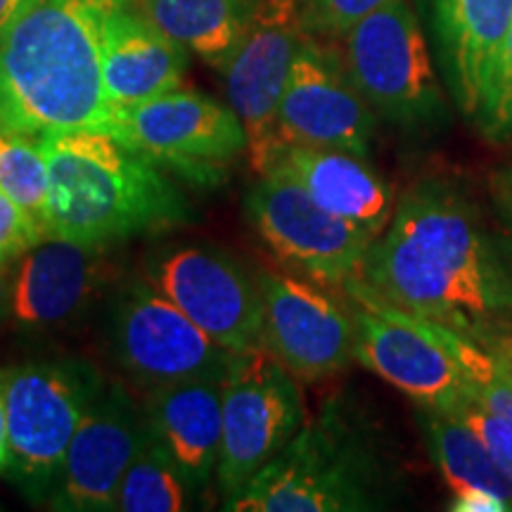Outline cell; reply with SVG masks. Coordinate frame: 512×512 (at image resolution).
Wrapping results in <instances>:
<instances>
[{"label":"cell","instance_id":"obj_3","mask_svg":"<svg viewBox=\"0 0 512 512\" xmlns=\"http://www.w3.org/2000/svg\"><path fill=\"white\" fill-rule=\"evenodd\" d=\"M50 171L48 235L117 247L195 219L162 166L107 131L81 128L38 136Z\"/></svg>","mask_w":512,"mask_h":512},{"label":"cell","instance_id":"obj_12","mask_svg":"<svg viewBox=\"0 0 512 512\" xmlns=\"http://www.w3.org/2000/svg\"><path fill=\"white\" fill-rule=\"evenodd\" d=\"M145 275L200 325L235 351L259 347L264 302L259 275L214 245H169L147 259Z\"/></svg>","mask_w":512,"mask_h":512},{"label":"cell","instance_id":"obj_27","mask_svg":"<svg viewBox=\"0 0 512 512\" xmlns=\"http://www.w3.org/2000/svg\"><path fill=\"white\" fill-rule=\"evenodd\" d=\"M394 0H304V27L316 38H344L361 19Z\"/></svg>","mask_w":512,"mask_h":512},{"label":"cell","instance_id":"obj_24","mask_svg":"<svg viewBox=\"0 0 512 512\" xmlns=\"http://www.w3.org/2000/svg\"><path fill=\"white\" fill-rule=\"evenodd\" d=\"M190 484L185 482L174 460L166 456L159 441L152 437L145 422L136 456L128 465L117 491L114 510L119 512H181L195 501Z\"/></svg>","mask_w":512,"mask_h":512},{"label":"cell","instance_id":"obj_28","mask_svg":"<svg viewBox=\"0 0 512 512\" xmlns=\"http://www.w3.org/2000/svg\"><path fill=\"white\" fill-rule=\"evenodd\" d=\"M444 411L463 420L484 441V446L512 472V425L508 420L491 411V408H486L484 403H479L475 396L467 392L460 394Z\"/></svg>","mask_w":512,"mask_h":512},{"label":"cell","instance_id":"obj_5","mask_svg":"<svg viewBox=\"0 0 512 512\" xmlns=\"http://www.w3.org/2000/svg\"><path fill=\"white\" fill-rule=\"evenodd\" d=\"M107 377L83 358H34L5 368L8 479L34 505H48L64 456Z\"/></svg>","mask_w":512,"mask_h":512},{"label":"cell","instance_id":"obj_29","mask_svg":"<svg viewBox=\"0 0 512 512\" xmlns=\"http://www.w3.org/2000/svg\"><path fill=\"white\" fill-rule=\"evenodd\" d=\"M46 238L43 223L0 190V264H15Z\"/></svg>","mask_w":512,"mask_h":512},{"label":"cell","instance_id":"obj_17","mask_svg":"<svg viewBox=\"0 0 512 512\" xmlns=\"http://www.w3.org/2000/svg\"><path fill=\"white\" fill-rule=\"evenodd\" d=\"M112 249L55 235L31 247L12 264V323L27 332H53L79 323L117 273Z\"/></svg>","mask_w":512,"mask_h":512},{"label":"cell","instance_id":"obj_7","mask_svg":"<svg viewBox=\"0 0 512 512\" xmlns=\"http://www.w3.org/2000/svg\"><path fill=\"white\" fill-rule=\"evenodd\" d=\"M107 342L119 368L147 392L174 382L226 380L235 358V351L192 323L147 275L119 285Z\"/></svg>","mask_w":512,"mask_h":512},{"label":"cell","instance_id":"obj_8","mask_svg":"<svg viewBox=\"0 0 512 512\" xmlns=\"http://www.w3.org/2000/svg\"><path fill=\"white\" fill-rule=\"evenodd\" d=\"M304 425L306 406L297 377L261 344L235 354L223 380V434L216 465L223 501L245 489Z\"/></svg>","mask_w":512,"mask_h":512},{"label":"cell","instance_id":"obj_15","mask_svg":"<svg viewBox=\"0 0 512 512\" xmlns=\"http://www.w3.org/2000/svg\"><path fill=\"white\" fill-rule=\"evenodd\" d=\"M280 145L332 147L370 155L375 112L354 86L342 55L306 34L278 105Z\"/></svg>","mask_w":512,"mask_h":512},{"label":"cell","instance_id":"obj_16","mask_svg":"<svg viewBox=\"0 0 512 512\" xmlns=\"http://www.w3.org/2000/svg\"><path fill=\"white\" fill-rule=\"evenodd\" d=\"M145 432V411L124 384L105 382L64 456L48 508L112 512L128 465Z\"/></svg>","mask_w":512,"mask_h":512},{"label":"cell","instance_id":"obj_23","mask_svg":"<svg viewBox=\"0 0 512 512\" xmlns=\"http://www.w3.org/2000/svg\"><path fill=\"white\" fill-rule=\"evenodd\" d=\"M418 425L425 434L427 451L446 479L448 489H482L508 503L512 512V472L484 441L456 415L439 408L418 406Z\"/></svg>","mask_w":512,"mask_h":512},{"label":"cell","instance_id":"obj_10","mask_svg":"<svg viewBox=\"0 0 512 512\" xmlns=\"http://www.w3.org/2000/svg\"><path fill=\"white\" fill-rule=\"evenodd\" d=\"M107 133L195 183H219L223 166L247 152V131L233 107L188 88L119 107Z\"/></svg>","mask_w":512,"mask_h":512},{"label":"cell","instance_id":"obj_9","mask_svg":"<svg viewBox=\"0 0 512 512\" xmlns=\"http://www.w3.org/2000/svg\"><path fill=\"white\" fill-rule=\"evenodd\" d=\"M245 211L271 252L304 278L339 292L351 278H361L375 235L325 211L280 166L259 176Z\"/></svg>","mask_w":512,"mask_h":512},{"label":"cell","instance_id":"obj_33","mask_svg":"<svg viewBox=\"0 0 512 512\" xmlns=\"http://www.w3.org/2000/svg\"><path fill=\"white\" fill-rule=\"evenodd\" d=\"M10 472V437H8V394H5V368H0V477Z\"/></svg>","mask_w":512,"mask_h":512},{"label":"cell","instance_id":"obj_25","mask_svg":"<svg viewBox=\"0 0 512 512\" xmlns=\"http://www.w3.org/2000/svg\"><path fill=\"white\" fill-rule=\"evenodd\" d=\"M0 190L36 216L48 233L50 171L38 136L0 128Z\"/></svg>","mask_w":512,"mask_h":512},{"label":"cell","instance_id":"obj_11","mask_svg":"<svg viewBox=\"0 0 512 512\" xmlns=\"http://www.w3.org/2000/svg\"><path fill=\"white\" fill-rule=\"evenodd\" d=\"M306 34L304 0H256L238 48L221 69L228 105L247 131V157L256 176L271 169L280 150L278 105Z\"/></svg>","mask_w":512,"mask_h":512},{"label":"cell","instance_id":"obj_36","mask_svg":"<svg viewBox=\"0 0 512 512\" xmlns=\"http://www.w3.org/2000/svg\"><path fill=\"white\" fill-rule=\"evenodd\" d=\"M24 0H0V31L5 29V24L15 17V12L22 8Z\"/></svg>","mask_w":512,"mask_h":512},{"label":"cell","instance_id":"obj_32","mask_svg":"<svg viewBox=\"0 0 512 512\" xmlns=\"http://www.w3.org/2000/svg\"><path fill=\"white\" fill-rule=\"evenodd\" d=\"M448 510L453 512H508V503L482 489H458L451 491Z\"/></svg>","mask_w":512,"mask_h":512},{"label":"cell","instance_id":"obj_18","mask_svg":"<svg viewBox=\"0 0 512 512\" xmlns=\"http://www.w3.org/2000/svg\"><path fill=\"white\" fill-rule=\"evenodd\" d=\"M420 8L434 38L448 98L472 121L512 22V0H420Z\"/></svg>","mask_w":512,"mask_h":512},{"label":"cell","instance_id":"obj_35","mask_svg":"<svg viewBox=\"0 0 512 512\" xmlns=\"http://www.w3.org/2000/svg\"><path fill=\"white\" fill-rule=\"evenodd\" d=\"M494 240H496L498 254H501L503 264H505V268H508V275H510V280H512V235L503 233L501 238H494Z\"/></svg>","mask_w":512,"mask_h":512},{"label":"cell","instance_id":"obj_34","mask_svg":"<svg viewBox=\"0 0 512 512\" xmlns=\"http://www.w3.org/2000/svg\"><path fill=\"white\" fill-rule=\"evenodd\" d=\"M12 306V264H0V325L10 320Z\"/></svg>","mask_w":512,"mask_h":512},{"label":"cell","instance_id":"obj_21","mask_svg":"<svg viewBox=\"0 0 512 512\" xmlns=\"http://www.w3.org/2000/svg\"><path fill=\"white\" fill-rule=\"evenodd\" d=\"M271 166L287 171L325 211L366 228L375 238L392 221V188L368 157L332 147L280 145Z\"/></svg>","mask_w":512,"mask_h":512},{"label":"cell","instance_id":"obj_14","mask_svg":"<svg viewBox=\"0 0 512 512\" xmlns=\"http://www.w3.org/2000/svg\"><path fill=\"white\" fill-rule=\"evenodd\" d=\"M261 320L259 344L278 358L299 382H323L356 361V328L349 304L328 287L304 275L259 268Z\"/></svg>","mask_w":512,"mask_h":512},{"label":"cell","instance_id":"obj_22","mask_svg":"<svg viewBox=\"0 0 512 512\" xmlns=\"http://www.w3.org/2000/svg\"><path fill=\"white\" fill-rule=\"evenodd\" d=\"M136 5L166 36L221 72L245 34L256 0H136Z\"/></svg>","mask_w":512,"mask_h":512},{"label":"cell","instance_id":"obj_6","mask_svg":"<svg viewBox=\"0 0 512 512\" xmlns=\"http://www.w3.org/2000/svg\"><path fill=\"white\" fill-rule=\"evenodd\" d=\"M342 41L344 67L373 112L406 128L444 124V91L408 0H394L361 19Z\"/></svg>","mask_w":512,"mask_h":512},{"label":"cell","instance_id":"obj_2","mask_svg":"<svg viewBox=\"0 0 512 512\" xmlns=\"http://www.w3.org/2000/svg\"><path fill=\"white\" fill-rule=\"evenodd\" d=\"M124 0H24L0 31V128L107 131L102 27Z\"/></svg>","mask_w":512,"mask_h":512},{"label":"cell","instance_id":"obj_26","mask_svg":"<svg viewBox=\"0 0 512 512\" xmlns=\"http://www.w3.org/2000/svg\"><path fill=\"white\" fill-rule=\"evenodd\" d=\"M472 124L489 145L512 143V22L491 64Z\"/></svg>","mask_w":512,"mask_h":512},{"label":"cell","instance_id":"obj_20","mask_svg":"<svg viewBox=\"0 0 512 512\" xmlns=\"http://www.w3.org/2000/svg\"><path fill=\"white\" fill-rule=\"evenodd\" d=\"M145 422L174 460L192 494L216 479L223 434V380H188L155 387L143 403Z\"/></svg>","mask_w":512,"mask_h":512},{"label":"cell","instance_id":"obj_30","mask_svg":"<svg viewBox=\"0 0 512 512\" xmlns=\"http://www.w3.org/2000/svg\"><path fill=\"white\" fill-rule=\"evenodd\" d=\"M472 339H477L482 347L489 351L491 358L496 361L505 380L512 389V323L510 320H494V323H484L467 332Z\"/></svg>","mask_w":512,"mask_h":512},{"label":"cell","instance_id":"obj_19","mask_svg":"<svg viewBox=\"0 0 512 512\" xmlns=\"http://www.w3.org/2000/svg\"><path fill=\"white\" fill-rule=\"evenodd\" d=\"M188 72V48L166 36L138 8L124 0L102 27V88L112 112L181 88Z\"/></svg>","mask_w":512,"mask_h":512},{"label":"cell","instance_id":"obj_31","mask_svg":"<svg viewBox=\"0 0 512 512\" xmlns=\"http://www.w3.org/2000/svg\"><path fill=\"white\" fill-rule=\"evenodd\" d=\"M486 195L496 223L503 233L512 235V159L491 169V174L486 176Z\"/></svg>","mask_w":512,"mask_h":512},{"label":"cell","instance_id":"obj_13","mask_svg":"<svg viewBox=\"0 0 512 512\" xmlns=\"http://www.w3.org/2000/svg\"><path fill=\"white\" fill-rule=\"evenodd\" d=\"M342 297L354 316V356L363 368L422 408L444 411L465 392L456 361L413 313L389 304L363 278L344 283Z\"/></svg>","mask_w":512,"mask_h":512},{"label":"cell","instance_id":"obj_4","mask_svg":"<svg viewBox=\"0 0 512 512\" xmlns=\"http://www.w3.org/2000/svg\"><path fill=\"white\" fill-rule=\"evenodd\" d=\"M394 501L392 472L368 430L356 425L342 401H330L245 489L230 512H368Z\"/></svg>","mask_w":512,"mask_h":512},{"label":"cell","instance_id":"obj_1","mask_svg":"<svg viewBox=\"0 0 512 512\" xmlns=\"http://www.w3.org/2000/svg\"><path fill=\"white\" fill-rule=\"evenodd\" d=\"M361 278L389 304L463 332L512 316V280L496 240L463 192L441 178L403 192Z\"/></svg>","mask_w":512,"mask_h":512}]
</instances>
